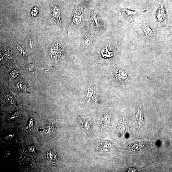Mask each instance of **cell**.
I'll use <instances>...</instances> for the list:
<instances>
[{
  "label": "cell",
  "instance_id": "8",
  "mask_svg": "<svg viewBox=\"0 0 172 172\" xmlns=\"http://www.w3.org/2000/svg\"><path fill=\"white\" fill-rule=\"evenodd\" d=\"M97 148L98 152L104 153L109 151L111 146V144L108 142L105 141H100Z\"/></svg>",
  "mask_w": 172,
  "mask_h": 172
},
{
  "label": "cell",
  "instance_id": "13",
  "mask_svg": "<svg viewBox=\"0 0 172 172\" xmlns=\"http://www.w3.org/2000/svg\"><path fill=\"white\" fill-rule=\"evenodd\" d=\"M35 66L33 64H30L25 67L26 70L29 72H32L35 70Z\"/></svg>",
  "mask_w": 172,
  "mask_h": 172
},
{
  "label": "cell",
  "instance_id": "9",
  "mask_svg": "<svg viewBox=\"0 0 172 172\" xmlns=\"http://www.w3.org/2000/svg\"><path fill=\"white\" fill-rule=\"evenodd\" d=\"M90 18L94 27L99 29L101 27L99 17L96 12L92 11L90 14Z\"/></svg>",
  "mask_w": 172,
  "mask_h": 172
},
{
  "label": "cell",
  "instance_id": "11",
  "mask_svg": "<svg viewBox=\"0 0 172 172\" xmlns=\"http://www.w3.org/2000/svg\"><path fill=\"white\" fill-rule=\"evenodd\" d=\"M4 101L7 104H14L16 102L15 100L14 97L11 94H6L4 95Z\"/></svg>",
  "mask_w": 172,
  "mask_h": 172
},
{
  "label": "cell",
  "instance_id": "3",
  "mask_svg": "<svg viewBox=\"0 0 172 172\" xmlns=\"http://www.w3.org/2000/svg\"><path fill=\"white\" fill-rule=\"evenodd\" d=\"M155 18L161 25L166 26L168 23L167 14L164 0H161L155 14Z\"/></svg>",
  "mask_w": 172,
  "mask_h": 172
},
{
  "label": "cell",
  "instance_id": "6",
  "mask_svg": "<svg viewBox=\"0 0 172 172\" xmlns=\"http://www.w3.org/2000/svg\"><path fill=\"white\" fill-rule=\"evenodd\" d=\"M16 88L19 92H28L30 91V88L27 83L24 80H21L16 84Z\"/></svg>",
  "mask_w": 172,
  "mask_h": 172
},
{
  "label": "cell",
  "instance_id": "18",
  "mask_svg": "<svg viewBox=\"0 0 172 172\" xmlns=\"http://www.w3.org/2000/svg\"><path fill=\"white\" fill-rule=\"evenodd\" d=\"M71 1H74V0H71Z\"/></svg>",
  "mask_w": 172,
  "mask_h": 172
},
{
  "label": "cell",
  "instance_id": "10",
  "mask_svg": "<svg viewBox=\"0 0 172 172\" xmlns=\"http://www.w3.org/2000/svg\"><path fill=\"white\" fill-rule=\"evenodd\" d=\"M145 35L150 38H153L155 37L154 32L152 28L148 26L144 25L143 28Z\"/></svg>",
  "mask_w": 172,
  "mask_h": 172
},
{
  "label": "cell",
  "instance_id": "17",
  "mask_svg": "<svg viewBox=\"0 0 172 172\" xmlns=\"http://www.w3.org/2000/svg\"><path fill=\"white\" fill-rule=\"evenodd\" d=\"M11 76L13 78H15L19 74V73L16 71L14 70L11 73Z\"/></svg>",
  "mask_w": 172,
  "mask_h": 172
},
{
  "label": "cell",
  "instance_id": "1",
  "mask_svg": "<svg viewBox=\"0 0 172 172\" xmlns=\"http://www.w3.org/2000/svg\"><path fill=\"white\" fill-rule=\"evenodd\" d=\"M50 14L48 18V24L61 26L62 24V7L58 2H51L49 4Z\"/></svg>",
  "mask_w": 172,
  "mask_h": 172
},
{
  "label": "cell",
  "instance_id": "15",
  "mask_svg": "<svg viewBox=\"0 0 172 172\" xmlns=\"http://www.w3.org/2000/svg\"><path fill=\"white\" fill-rule=\"evenodd\" d=\"M5 57L8 59H11L12 58L13 55L9 51H6L5 53Z\"/></svg>",
  "mask_w": 172,
  "mask_h": 172
},
{
  "label": "cell",
  "instance_id": "2",
  "mask_svg": "<svg viewBox=\"0 0 172 172\" xmlns=\"http://www.w3.org/2000/svg\"><path fill=\"white\" fill-rule=\"evenodd\" d=\"M77 121L83 132L90 138L93 137V127L91 118L84 116H79Z\"/></svg>",
  "mask_w": 172,
  "mask_h": 172
},
{
  "label": "cell",
  "instance_id": "7",
  "mask_svg": "<svg viewBox=\"0 0 172 172\" xmlns=\"http://www.w3.org/2000/svg\"><path fill=\"white\" fill-rule=\"evenodd\" d=\"M94 39L95 35L93 32L92 31L88 32L83 38V44L86 46H89L92 44Z\"/></svg>",
  "mask_w": 172,
  "mask_h": 172
},
{
  "label": "cell",
  "instance_id": "14",
  "mask_svg": "<svg viewBox=\"0 0 172 172\" xmlns=\"http://www.w3.org/2000/svg\"><path fill=\"white\" fill-rule=\"evenodd\" d=\"M166 35L167 37H169L172 35V26L169 27L166 30Z\"/></svg>",
  "mask_w": 172,
  "mask_h": 172
},
{
  "label": "cell",
  "instance_id": "12",
  "mask_svg": "<svg viewBox=\"0 0 172 172\" xmlns=\"http://www.w3.org/2000/svg\"><path fill=\"white\" fill-rule=\"evenodd\" d=\"M110 117L108 115H104L103 116L101 123V129H104L109 124L110 121Z\"/></svg>",
  "mask_w": 172,
  "mask_h": 172
},
{
  "label": "cell",
  "instance_id": "5",
  "mask_svg": "<svg viewBox=\"0 0 172 172\" xmlns=\"http://www.w3.org/2000/svg\"><path fill=\"white\" fill-rule=\"evenodd\" d=\"M84 16V10L81 8L75 10L72 15L70 25L71 28H74L81 25Z\"/></svg>",
  "mask_w": 172,
  "mask_h": 172
},
{
  "label": "cell",
  "instance_id": "4",
  "mask_svg": "<svg viewBox=\"0 0 172 172\" xmlns=\"http://www.w3.org/2000/svg\"><path fill=\"white\" fill-rule=\"evenodd\" d=\"M120 10L125 19L130 23H134L137 17L147 12V10L138 11L128 8H121Z\"/></svg>",
  "mask_w": 172,
  "mask_h": 172
},
{
  "label": "cell",
  "instance_id": "16",
  "mask_svg": "<svg viewBox=\"0 0 172 172\" xmlns=\"http://www.w3.org/2000/svg\"><path fill=\"white\" fill-rule=\"evenodd\" d=\"M38 13V10L37 8L36 7L32 10L31 11V14L32 16H36Z\"/></svg>",
  "mask_w": 172,
  "mask_h": 172
}]
</instances>
